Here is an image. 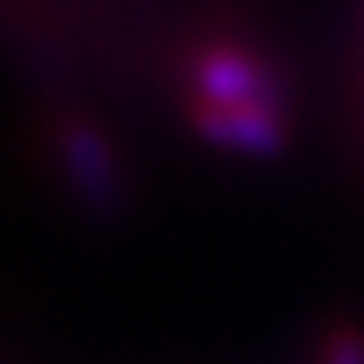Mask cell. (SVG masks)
Instances as JSON below:
<instances>
[{"instance_id":"obj_1","label":"cell","mask_w":364,"mask_h":364,"mask_svg":"<svg viewBox=\"0 0 364 364\" xmlns=\"http://www.w3.org/2000/svg\"><path fill=\"white\" fill-rule=\"evenodd\" d=\"M281 106V84L272 66L246 44L215 40L189 62V119L224 110H268ZM285 110V106H281Z\"/></svg>"},{"instance_id":"obj_2","label":"cell","mask_w":364,"mask_h":364,"mask_svg":"<svg viewBox=\"0 0 364 364\" xmlns=\"http://www.w3.org/2000/svg\"><path fill=\"white\" fill-rule=\"evenodd\" d=\"M58 159L70 176L75 193H84L92 202H114L123 193L119 185V163H114V149L106 141V132L84 119H70L62 132H58Z\"/></svg>"},{"instance_id":"obj_3","label":"cell","mask_w":364,"mask_h":364,"mask_svg":"<svg viewBox=\"0 0 364 364\" xmlns=\"http://www.w3.org/2000/svg\"><path fill=\"white\" fill-rule=\"evenodd\" d=\"M321 364H364V338L351 329H338L325 343V360Z\"/></svg>"}]
</instances>
